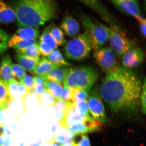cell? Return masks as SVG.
Instances as JSON below:
<instances>
[{
	"mask_svg": "<svg viewBox=\"0 0 146 146\" xmlns=\"http://www.w3.org/2000/svg\"><path fill=\"white\" fill-rule=\"evenodd\" d=\"M6 109H5L3 108V107L1 104H0V110H2Z\"/></svg>",
	"mask_w": 146,
	"mask_h": 146,
	"instance_id": "7dc6e473",
	"label": "cell"
},
{
	"mask_svg": "<svg viewBox=\"0 0 146 146\" xmlns=\"http://www.w3.org/2000/svg\"><path fill=\"white\" fill-rule=\"evenodd\" d=\"M61 146H73V145L72 141L70 142H67V143L62 144Z\"/></svg>",
	"mask_w": 146,
	"mask_h": 146,
	"instance_id": "ee69618b",
	"label": "cell"
},
{
	"mask_svg": "<svg viewBox=\"0 0 146 146\" xmlns=\"http://www.w3.org/2000/svg\"><path fill=\"white\" fill-rule=\"evenodd\" d=\"M41 143V142L40 141L37 142L36 143H35L32 146H39L40 145Z\"/></svg>",
	"mask_w": 146,
	"mask_h": 146,
	"instance_id": "f6af8a7d",
	"label": "cell"
},
{
	"mask_svg": "<svg viewBox=\"0 0 146 146\" xmlns=\"http://www.w3.org/2000/svg\"><path fill=\"white\" fill-rule=\"evenodd\" d=\"M93 56L96 63L106 74L112 72L119 65L116 55L110 46H104L94 50Z\"/></svg>",
	"mask_w": 146,
	"mask_h": 146,
	"instance_id": "52a82bcc",
	"label": "cell"
},
{
	"mask_svg": "<svg viewBox=\"0 0 146 146\" xmlns=\"http://www.w3.org/2000/svg\"><path fill=\"white\" fill-rule=\"evenodd\" d=\"M93 50L92 43L84 31L66 44L64 52L67 59L74 61H82L90 57Z\"/></svg>",
	"mask_w": 146,
	"mask_h": 146,
	"instance_id": "3957f363",
	"label": "cell"
},
{
	"mask_svg": "<svg viewBox=\"0 0 146 146\" xmlns=\"http://www.w3.org/2000/svg\"><path fill=\"white\" fill-rule=\"evenodd\" d=\"M12 102L9 94L8 85L0 77V104L5 109H7Z\"/></svg>",
	"mask_w": 146,
	"mask_h": 146,
	"instance_id": "cb8c5ba5",
	"label": "cell"
},
{
	"mask_svg": "<svg viewBox=\"0 0 146 146\" xmlns=\"http://www.w3.org/2000/svg\"><path fill=\"white\" fill-rule=\"evenodd\" d=\"M90 91L83 89H74L72 98V102L76 103L87 100L89 97Z\"/></svg>",
	"mask_w": 146,
	"mask_h": 146,
	"instance_id": "d6a6232c",
	"label": "cell"
},
{
	"mask_svg": "<svg viewBox=\"0 0 146 146\" xmlns=\"http://www.w3.org/2000/svg\"><path fill=\"white\" fill-rule=\"evenodd\" d=\"M145 57V53L143 49L135 46L121 58L123 66L129 69L138 66L143 62Z\"/></svg>",
	"mask_w": 146,
	"mask_h": 146,
	"instance_id": "30bf717a",
	"label": "cell"
},
{
	"mask_svg": "<svg viewBox=\"0 0 146 146\" xmlns=\"http://www.w3.org/2000/svg\"><path fill=\"white\" fill-rule=\"evenodd\" d=\"M106 31L110 47L119 58L121 59L128 51L135 46L132 41L121 35L108 25L98 23Z\"/></svg>",
	"mask_w": 146,
	"mask_h": 146,
	"instance_id": "8992f818",
	"label": "cell"
},
{
	"mask_svg": "<svg viewBox=\"0 0 146 146\" xmlns=\"http://www.w3.org/2000/svg\"><path fill=\"white\" fill-rule=\"evenodd\" d=\"M40 41L50 46L53 50L57 48L59 46L57 42L51 34L48 27H46L43 31L40 36Z\"/></svg>",
	"mask_w": 146,
	"mask_h": 146,
	"instance_id": "83f0119b",
	"label": "cell"
},
{
	"mask_svg": "<svg viewBox=\"0 0 146 146\" xmlns=\"http://www.w3.org/2000/svg\"><path fill=\"white\" fill-rule=\"evenodd\" d=\"M80 20L84 31L92 43L94 50L104 46L108 41L106 31L99 23L96 24L85 14L80 16Z\"/></svg>",
	"mask_w": 146,
	"mask_h": 146,
	"instance_id": "277c9868",
	"label": "cell"
},
{
	"mask_svg": "<svg viewBox=\"0 0 146 146\" xmlns=\"http://www.w3.org/2000/svg\"><path fill=\"white\" fill-rule=\"evenodd\" d=\"M11 69L14 78H17L19 80L27 74V72L25 69L18 64L12 63Z\"/></svg>",
	"mask_w": 146,
	"mask_h": 146,
	"instance_id": "d590c367",
	"label": "cell"
},
{
	"mask_svg": "<svg viewBox=\"0 0 146 146\" xmlns=\"http://www.w3.org/2000/svg\"><path fill=\"white\" fill-rule=\"evenodd\" d=\"M73 136L70 131L66 129L62 132L54 133L52 139L60 144H63L72 141Z\"/></svg>",
	"mask_w": 146,
	"mask_h": 146,
	"instance_id": "f1b7e54d",
	"label": "cell"
},
{
	"mask_svg": "<svg viewBox=\"0 0 146 146\" xmlns=\"http://www.w3.org/2000/svg\"><path fill=\"white\" fill-rule=\"evenodd\" d=\"M116 8L135 18L142 16L139 3L137 0H110Z\"/></svg>",
	"mask_w": 146,
	"mask_h": 146,
	"instance_id": "8fae6325",
	"label": "cell"
},
{
	"mask_svg": "<svg viewBox=\"0 0 146 146\" xmlns=\"http://www.w3.org/2000/svg\"><path fill=\"white\" fill-rule=\"evenodd\" d=\"M58 67L47 58L44 56L40 59L37 66L32 73L36 75L45 77L51 70Z\"/></svg>",
	"mask_w": 146,
	"mask_h": 146,
	"instance_id": "ac0fdd59",
	"label": "cell"
},
{
	"mask_svg": "<svg viewBox=\"0 0 146 146\" xmlns=\"http://www.w3.org/2000/svg\"><path fill=\"white\" fill-rule=\"evenodd\" d=\"M146 79L145 78L143 82L142 90L140 96V105H141L142 111L144 114H146Z\"/></svg>",
	"mask_w": 146,
	"mask_h": 146,
	"instance_id": "f35d334b",
	"label": "cell"
},
{
	"mask_svg": "<svg viewBox=\"0 0 146 146\" xmlns=\"http://www.w3.org/2000/svg\"><path fill=\"white\" fill-rule=\"evenodd\" d=\"M17 53L22 54L36 59H40V53L38 43H36L28 47L21 50H16Z\"/></svg>",
	"mask_w": 146,
	"mask_h": 146,
	"instance_id": "4316f807",
	"label": "cell"
},
{
	"mask_svg": "<svg viewBox=\"0 0 146 146\" xmlns=\"http://www.w3.org/2000/svg\"><path fill=\"white\" fill-rule=\"evenodd\" d=\"M28 89L30 94H32L35 87V82L34 77L28 74H26L20 80Z\"/></svg>",
	"mask_w": 146,
	"mask_h": 146,
	"instance_id": "8d00e7d4",
	"label": "cell"
},
{
	"mask_svg": "<svg viewBox=\"0 0 146 146\" xmlns=\"http://www.w3.org/2000/svg\"><path fill=\"white\" fill-rule=\"evenodd\" d=\"M101 123L93 118H85L82 121L69 126L67 129L74 136L99 130L101 128Z\"/></svg>",
	"mask_w": 146,
	"mask_h": 146,
	"instance_id": "9c48e42d",
	"label": "cell"
},
{
	"mask_svg": "<svg viewBox=\"0 0 146 146\" xmlns=\"http://www.w3.org/2000/svg\"><path fill=\"white\" fill-rule=\"evenodd\" d=\"M15 19L16 14L13 9L4 1L0 0V23H11Z\"/></svg>",
	"mask_w": 146,
	"mask_h": 146,
	"instance_id": "e0dca14e",
	"label": "cell"
},
{
	"mask_svg": "<svg viewBox=\"0 0 146 146\" xmlns=\"http://www.w3.org/2000/svg\"><path fill=\"white\" fill-rule=\"evenodd\" d=\"M87 101L89 112L92 117L101 123L106 122L105 108L99 89L97 88L93 89Z\"/></svg>",
	"mask_w": 146,
	"mask_h": 146,
	"instance_id": "ba28073f",
	"label": "cell"
},
{
	"mask_svg": "<svg viewBox=\"0 0 146 146\" xmlns=\"http://www.w3.org/2000/svg\"><path fill=\"white\" fill-rule=\"evenodd\" d=\"M138 21L140 27V31L144 38H146V21L145 18L143 16H139L135 18Z\"/></svg>",
	"mask_w": 146,
	"mask_h": 146,
	"instance_id": "60d3db41",
	"label": "cell"
},
{
	"mask_svg": "<svg viewBox=\"0 0 146 146\" xmlns=\"http://www.w3.org/2000/svg\"><path fill=\"white\" fill-rule=\"evenodd\" d=\"M39 50L41 55L43 56H47L50 55L53 50V49L48 45L44 43L39 41L38 43Z\"/></svg>",
	"mask_w": 146,
	"mask_h": 146,
	"instance_id": "ab89813d",
	"label": "cell"
},
{
	"mask_svg": "<svg viewBox=\"0 0 146 146\" xmlns=\"http://www.w3.org/2000/svg\"><path fill=\"white\" fill-rule=\"evenodd\" d=\"M13 10L20 27H37L57 14L55 0H14Z\"/></svg>",
	"mask_w": 146,
	"mask_h": 146,
	"instance_id": "7a4b0ae2",
	"label": "cell"
},
{
	"mask_svg": "<svg viewBox=\"0 0 146 146\" xmlns=\"http://www.w3.org/2000/svg\"><path fill=\"white\" fill-rule=\"evenodd\" d=\"M74 89L63 85L62 99L66 102H72V98Z\"/></svg>",
	"mask_w": 146,
	"mask_h": 146,
	"instance_id": "74e56055",
	"label": "cell"
},
{
	"mask_svg": "<svg viewBox=\"0 0 146 146\" xmlns=\"http://www.w3.org/2000/svg\"><path fill=\"white\" fill-rule=\"evenodd\" d=\"M36 42V39H24L15 34L9 40V47H12L16 50L26 48Z\"/></svg>",
	"mask_w": 146,
	"mask_h": 146,
	"instance_id": "d6986e66",
	"label": "cell"
},
{
	"mask_svg": "<svg viewBox=\"0 0 146 146\" xmlns=\"http://www.w3.org/2000/svg\"><path fill=\"white\" fill-rule=\"evenodd\" d=\"M15 34L24 39H36L39 35V31L37 27H21L18 29Z\"/></svg>",
	"mask_w": 146,
	"mask_h": 146,
	"instance_id": "7402d4cb",
	"label": "cell"
},
{
	"mask_svg": "<svg viewBox=\"0 0 146 146\" xmlns=\"http://www.w3.org/2000/svg\"><path fill=\"white\" fill-rule=\"evenodd\" d=\"M106 74L99 92L110 110L114 113L127 116L137 113L143 84L135 73L119 65Z\"/></svg>",
	"mask_w": 146,
	"mask_h": 146,
	"instance_id": "6da1fadb",
	"label": "cell"
},
{
	"mask_svg": "<svg viewBox=\"0 0 146 146\" xmlns=\"http://www.w3.org/2000/svg\"></svg>",
	"mask_w": 146,
	"mask_h": 146,
	"instance_id": "c3c4849f",
	"label": "cell"
},
{
	"mask_svg": "<svg viewBox=\"0 0 146 146\" xmlns=\"http://www.w3.org/2000/svg\"><path fill=\"white\" fill-rule=\"evenodd\" d=\"M39 103L44 107H54L56 100L47 90L37 98Z\"/></svg>",
	"mask_w": 146,
	"mask_h": 146,
	"instance_id": "f546056e",
	"label": "cell"
},
{
	"mask_svg": "<svg viewBox=\"0 0 146 146\" xmlns=\"http://www.w3.org/2000/svg\"><path fill=\"white\" fill-rule=\"evenodd\" d=\"M48 27L51 34L57 42L58 45L61 46L65 44L66 41L61 29L55 26Z\"/></svg>",
	"mask_w": 146,
	"mask_h": 146,
	"instance_id": "1f68e13d",
	"label": "cell"
},
{
	"mask_svg": "<svg viewBox=\"0 0 146 146\" xmlns=\"http://www.w3.org/2000/svg\"><path fill=\"white\" fill-rule=\"evenodd\" d=\"M85 117L78 112L75 108L74 103L69 102L65 112L63 123L61 127L67 129L69 126L85 119Z\"/></svg>",
	"mask_w": 146,
	"mask_h": 146,
	"instance_id": "7c38bea8",
	"label": "cell"
},
{
	"mask_svg": "<svg viewBox=\"0 0 146 146\" xmlns=\"http://www.w3.org/2000/svg\"><path fill=\"white\" fill-rule=\"evenodd\" d=\"M56 126H55L54 125L53 127H52V131H54H54H56Z\"/></svg>",
	"mask_w": 146,
	"mask_h": 146,
	"instance_id": "bcb514c9",
	"label": "cell"
},
{
	"mask_svg": "<svg viewBox=\"0 0 146 146\" xmlns=\"http://www.w3.org/2000/svg\"><path fill=\"white\" fill-rule=\"evenodd\" d=\"M12 62L11 58L7 55L3 58L0 63V77L7 84L14 78L11 69Z\"/></svg>",
	"mask_w": 146,
	"mask_h": 146,
	"instance_id": "9a60e30c",
	"label": "cell"
},
{
	"mask_svg": "<svg viewBox=\"0 0 146 146\" xmlns=\"http://www.w3.org/2000/svg\"><path fill=\"white\" fill-rule=\"evenodd\" d=\"M83 4L90 8L102 19H105L108 16L110 12L100 0H78Z\"/></svg>",
	"mask_w": 146,
	"mask_h": 146,
	"instance_id": "5bb4252c",
	"label": "cell"
},
{
	"mask_svg": "<svg viewBox=\"0 0 146 146\" xmlns=\"http://www.w3.org/2000/svg\"><path fill=\"white\" fill-rule=\"evenodd\" d=\"M61 27L65 33L71 37H74L79 34L80 23L75 18L70 15L66 16L64 18Z\"/></svg>",
	"mask_w": 146,
	"mask_h": 146,
	"instance_id": "4fadbf2b",
	"label": "cell"
},
{
	"mask_svg": "<svg viewBox=\"0 0 146 146\" xmlns=\"http://www.w3.org/2000/svg\"><path fill=\"white\" fill-rule=\"evenodd\" d=\"M47 57V59L58 67H64L72 65V64L65 59L61 52L57 48L53 50Z\"/></svg>",
	"mask_w": 146,
	"mask_h": 146,
	"instance_id": "44dd1931",
	"label": "cell"
},
{
	"mask_svg": "<svg viewBox=\"0 0 146 146\" xmlns=\"http://www.w3.org/2000/svg\"><path fill=\"white\" fill-rule=\"evenodd\" d=\"M46 142L52 146H61V144L58 143L52 139L50 141H46Z\"/></svg>",
	"mask_w": 146,
	"mask_h": 146,
	"instance_id": "7bdbcfd3",
	"label": "cell"
},
{
	"mask_svg": "<svg viewBox=\"0 0 146 146\" xmlns=\"http://www.w3.org/2000/svg\"><path fill=\"white\" fill-rule=\"evenodd\" d=\"M45 85L47 91L56 100L62 99L63 93V86L61 84L56 82L46 80Z\"/></svg>",
	"mask_w": 146,
	"mask_h": 146,
	"instance_id": "603a6c76",
	"label": "cell"
},
{
	"mask_svg": "<svg viewBox=\"0 0 146 146\" xmlns=\"http://www.w3.org/2000/svg\"><path fill=\"white\" fill-rule=\"evenodd\" d=\"M69 72L75 85L76 89L90 90L99 77L98 73L95 68L87 66L69 68Z\"/></svg>",
	"mask_w": 146,
	"mask_h": 146,
	"instance_id": "5b68a950",
	"label": "cell"
},
{
	"mask_svg": "<svg viewBox=\"0 0 146 146\" xmlns=\"http://www.w3.org/2000/svg\"><path fill=\"white\" fill-rule=\"evenodd\" d=\"M68 102H65L62 99L56 100L54 107L65 112Z\"/></svg>",
	"mask_w": 146,
	"mask_h": 146,
	"instance_id": "b9f144b4",
	"label": "cell"
},
{
	"mask_svg": "<svg viewBox=\"0 0 146 146\" xmlns=\"http://www.w3.org/2000/svg\"><path fill=\"white\" fill-rule=\"evenodd\" d=\"M74 103L75 108L78 113L85 118H93L89 112L87 100Z\"/></svg>",
	"mask_w": 146,
	"mask_h": 146,
	"instance_id": "4dcf8cb0",
	"label": "cell"
},
{
	"mask_svg": "<svg viewBox=\"0 0 146 146\" xmlns=\"http://www.w3.org/2000/svg\"><path fill=\"white\" fill-rule=\"evenodd\" d=\"M9 40L7 33L0 29V56L8 48Z\"/></svg>",
	"mask_w": 146,
	"mask_h": 146,
	"instance_id": "e575fe53",
	"label": "cell"
},
{
	"mask_svg": "<svg viewBox=\"0 0 146 146\" xmlns=\"http://www.w3.org/2000/svg\"><path fill=\"white\" fill-rule=\"evenodd\" d=\"M9 95L12 101L21 100L24 102L22 97L19 85V81L14 78L11 80L7 84Z\"/></svg>",
	"mask_w": 146,
	"mask_h": 146,
	"instance_id": "d4e9b609",
	"label": "cell"
},
{
	"mask_svg": "<svg viewBox=\"0 0 146 146\" xmlns=\"http://www.w3.org/2000/svg\"><path fill=\"white\" fill-rule=\"evenodd\" d=\"M16 59L19 65L25 70L32 73L39 63L40 59L31 58L22 54L17 53Z\"/></svg>",
	"mask_w": 146,
	"mask_h": 146,
	"instance_id": "2e32d148",
	"label": "cell"
},
{
	"mask_svg": "<svg viewBox=\"0 0 146 146\" xmlns=\"http://www.w3.org/2000/svg\"><path fill=\"white\" fill-rule=\"evenodd\" d=\"M34 78L35 87L32 94H33L37 98L47 90L45 85L47 80L44 76L38 75L35 76Z\"/></svg>",
	"mask_w": 146,
	"mask_h": 146,
	"instance_id": "484cf974",
	"label": "cell"
},
{
	"mask_svg": "<svg viewBox=\"0 0 146 146\" xmlns=\"http://www.w3.org/2000/svg\"><path fill=\"white\" fill-rule=\"evenodd\" d=\"M69 70V68L58 67L53 69L45 76L47 80L62 83Z\"/></svg>",
	"mask_w": 146,
	"mask_h": 146,
	"instance_id": "ffe728a7",
	"label": "cell"
},
{
	"mask_svg": "<svg viewBox=\"0 0 146 146\" xmlns=\"http://www.w3.org/2000/svg\"><path fill=\"white\" fill-rule=\"evenodd\" d=\"M72 142L73 146H91L88 137L85 134L74 136Z\"/></svg>",
	"mask_w": 146,
	"mask_h": 146,
	"instance_id": "836d02e7",
	"label": "cell"
}]
</instances>
